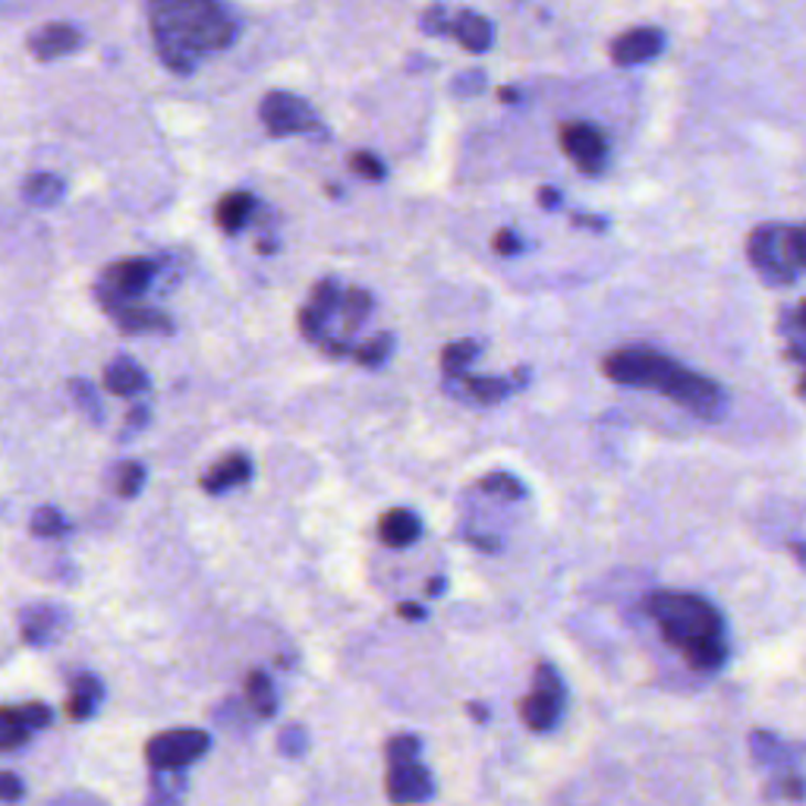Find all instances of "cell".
Wrapping results in <instances>:
<instances>
[{
    "mask_svg": "<svg viewBox=\"0 0 806 806\" xmlns=\"http://www.w3.org/2000/svg\"><path fill=\"white\" fill-rule=\"evenodd\" d=\"M212 746L209 731L202 728H173L146 743V763L149 768H187L199 756H205Z\"/></svg>",
    "mask_w": 806,
    "mask_h": 806,
    "instance_id": "cell-7",
    "label": "cell"
},
{
    "mask_svg": "<svg viewBox=\"0 0 806 806\" xmlns=\"http://www.w3.org/2000/svg\"><path fill=\"white\" fill-rule=\"evenodd\" d=\"M325 321H328V316L319 312L316 306H303L297 316L299 335L309 340V343H321L325 340Z\"/></svg>",
    "mask_w": 806,
    "mask_h": 806,
    "instance_id": "cell-36",
    "label": "cell"
},
{
    "mask_svg": "<svg viewBox=\"0 0 806 806\" xmlns=\"http://www.w3.org/2000/svg\"><path fill=\"white\" fill-rule=\"evenodd\" d=\"M423 535V520L406 508H394L379 520V539L388 549H410Z\"/></svg>",
    "mask_w": 806,
    "mask_h": 806,
    "instance_id": "cell-17",
    "label": "cell"
},
{
    "mask_svg": "<svg viewBox=\"0 0 806 806\" xmlns=\"http://www.w3.org/2000/svg\"><path fill=\"white\" fill-rule=\"evenodd\" d=\"M0 797H3L7 804H17V800L25 797V785H22L13 772H3V775H0Z\"/></svg>",
    "mask_w": 806,
    "mask_h": 806,
    "instance_id": "cell-43",
    "label": "cell"
},
{
    "mask_svg": "<svg viewBox=\"0 0 806 806\" xmlns=\"http://www.w3.org/2000/svg\"><path fill=\"white\" fill-rule=\"evenodd\" d=\"M149 10L155 51L173 73H192L236 39V22L221 0H149Z\"/></svg>",
    "mask_w": 806,
    "mask_h": 806,
    "instance_id": "cell-1",
    "label": "cell"
},
{
    "mask_svg": "<svg viewBox=\"0 0 806 806\" xmlns=\"http://www.w3.org/2000/svg\"><path fill=\"white\" fill-rule=\"evenodd\" d=\"M479 357V343L476 340H454L442 350V372L445 379H464L467 365Z\"/></svg>",
    "mask_w": 806,
    "mask_h": 806,
    "instance_id": "cell-25",
    "label": "cell"
},
{
    "mask_svg": "<svg viewBox=\"0 0 806 806\" xmlns=\"http://www.w3.org/2000/svg\"><path fill=\"white\" fill-rule=\"evenodd\" d=\"M787 236H791V253H794V262L797 268L806 272V224H787Z\"/></svg>",
    "mask_w": 806,
    "mask_h": 806,
    "instance_id": "cell-42",
    "label": "cell"
},
{
    "mask_svg": "<svg viewBox=\"0 0 806 806\" xmlns=\"http://www.w3.org/2000/svg\"><path fill=\"white\" fill-rule=\"evenodd\" d=\"M79 44H83V35H79L73 25H66V22H51V25H44V29H39V32L29 35V54H32L35 61H57V57L73 54Z\"/></svg>",
    "mask_w": 806,
    "mask_h": 806,
    "instance_id": "cell-14",
    "label": "cell"
},
{
    "mask_svg": "<svg viewBox=\"0 0 806 806\" xmlns=\"http://www.w3.org/2000/svg\"><path fill=\"white\" fill-rule=\"evenodd\" d=\"M397 615H401L403 621H425V617H428V608L420 605V602H401V605H397Z\"/></svg>",
    "mask_w": 806,
    "mask_h": 806,
    "instance_id": "cell-46",
    "label": "cell"
},
{
    "mask_svg": "<svg viewBox=\"0 0 806 806\" xmlns=\"http://www.w3.org/2000/svg\"><path fill=\"white\" fill-rule=\"evenodd\" d=\"M791 552H797V561H800V564L806 568V545H804V542H794V545H791Z\"/></svg>",
    "mask_w": 806,
    "mask_h": 806,
    "instance_id": "cell-53",
    "label": "cell"
},
{
    "mask_svg": "<svg viewBox=\"0 0 806 806\" xmlns=\"http://www.w3.org/2000/svg\"><path fill=\"white\" fill-rule=\"evenodd\" d=\"M746 255H750V265L768 284H794L800 275L794 253H791L787 224H760L746 236Z\"/></svg>",
    "mask_w": 806,
    "mask_h": 806,
    "instance_id": "cell-4",
    "label": "cell"
},
{
    "mask_svg": "<svg viewBox=\"0 0 806 806\" xmlns=\"http://www.w3.org/2000/svg\"><path fill=\"white\" fill-rule=\"evenodd\" d=\"M142 486H146V467L136 464V460H124L114 473V488H117L120 498H136Z\"/></svg>",
    "mask_w": 806,
    "mask_h": 806,
    "instance_id": "cell-33",
    "label": "cell"
},
{
    "mask_svg": "<svg viewBox=\"0 0 806 806\" xmlns=\"http://www.w3.org/2000/svg\"><path fill=\"white\" fill-rule=\"evenodd\" d=\"M491 250L501 255H520L523 253V240L513 234L510 227H505V231H498V234L491 236Z\"/></svg>",
    "mask_w": 806,
    "mask_h": 806,
    "instance_id": "cell-41",
    "label": "cell"
},
{
    "mask_svg": "<svg viewBox=\"0 0 806 806\" xmlns=\"http://www.w3.org/2000/svg\"><path fill=\"white\" fill-rule=\"evenodd\" d=\"M70 627V615H66L61 605H47V602H39V605H29L20 612V634L22 643L42 649V646H51L57 639L64 637V630Z\"/></svg>",
    "mask_w": 806,
    "mask_h": 806,
    "instance_id": "cell-11",
    "label": "cell"
},
{
    "mask_svg": "<svg viewBox=\"0 0 806 806\" xmlns=\"http://www.w3.org/2000/svg\"><path fill=\"white\" fill-rule=\"evenodd\" d=\"M561 706H564V683L561 675L554 671V665L549 661H539L535 665V687H532L530 697H523L517 712L523 724L535 731V734H545L554 722L561 719Z\"/></svg>",
    "mask_w": 806,
    "mask_h": 806,
    "instance_id": "cell-6",
    "label": "cell"
},
{
    "mask_svg": "<svg viewBox=\"0 0 806 806\" xmlns=\"http://www.w3.org/2000/svg\"><path fill=\"white\" fill-rule=\"evenodd\" d=\"M539 205H542L545 212H554V209L561 205V192L552 190V187H542V190H539Z\"/></svg>",
    "mask_w": 806,
    "mask_h": 806,
    "instance_id": "cell-48",
    "label": "cell"
},
{
    "mask_svg": "<svg viewBox=\"0 0 806 806\" xmlns=\"http://www.w3.org/2000/svg\"><path fill=\"white\" fill-rule=\"evenodd\" d=\"M794 325H797V335H804L806 338V299L794 309Z\"/></svg>",
    "mask_w": 806,
    "mask_h": 806,
    "instance_id": "cell-50",
    "label": "cell"
},
{
    "mask_svg": "<svg viewBox=\"0 0 806 806\" xmlns=\"http://www.w3.org/2000/svg\"><path fill=\"white\" fill-rule=\"evenodd\" d=\"M102 384H105L107 394H114V397H136V394H142L149 388V375H146V369L136 360L114 357L105 365Z\"/></svg>",
    "mask_w": 806,
    "mask_h": 806,
    "instance_id": "cell-16",
    "label": "cell"
},
{
    "mask_svg": "<svg viewBox=\"0 0 806 806\" xmlns=\"http://www.w3.org/2000/svg\"><path fill=\"white\" fill-rule=\"evenodd\" d=\"M22 199L35 209H54L61 199H64L66 183L57 177V173H32L22 180Z\"/></svg>",
    "mask_w": 806,
    "mask_h": 806,
    "instance_id": "cell-21",
    "label": "cell"
},
{
    "mask_svg": "<svg viewBox=\"0 0 806 806\" xmlns=\"http://www.w3.org/2000/svg\"><path fill=\"white\" fill-rule=\"evenodd\" d=\"M450 22H454V17L447 20L445 7H432V10H425L423 32H428V35H450Z\"/></svg>",
    "mask_w": 806,
    "mask_h": 806,
    "instance_id": "cell-40",
    "label": "cell"
},
{
    "mask_svg": "<svg viewBox=\"0 0 806 806\" xmlns=\"http://www.w3.org/2000/svg\"><path fill=\"white\" fill-rule=\"evenodd\" d=\"M469 715L476 722H488V709H482V702H469Z\"/></svg>",
    "mask_w": 806,
    "mask_h": 806,
    "instance_id": "cell-51",
    "label": "cell"
},
{
    "mask_svg": "<svg viewBox=\"0 0 806 806\" xmlns=\"http://www.w3.org/2000/svg\"><path fill=\"white\" fill-rule=\"evenodd\" d=\"M450 35L467 47L469 54H482L491 44V22L473 10H460L450 22Z\"/></svg>",
    "mask_w": 806,
    "mask_h": 806,
    "instance_id": "cell-20",
    "label": "cell"
},
{
    "mask_svg": "<svg viewBox=\"0 0 806 806\" xmlns=\"http://www.w3.org/2000/svg\"><path fill=\"white\" fill-rule=\"evenodd\" d=\"M372 294L369 290H362V287H353V290H347V297H343V306H340V312H343V325H347V331H357L362 321L369 319V312H372Z\"/></svg>",
    "mask_w": 806,
    "mask_h": 806,
    "instance_id": "cell-30",
    "label": "cell"
},
{
    "mask_svg": "<svg viewBox=\"0 0 806 806\" xmlns=\"http://www.w3.org/2000/svg\"><path fill=\"white\" fill-rule=\"evenodd\" d=\"M661 47H665V35L658 29H630L612 42V61L617 66L646 64L661 54Z\"/></svg>",
    "mask_w": 806,
    "mask_h": 806,
    "instance_id": "cell-13",
    "label": "cell"
},
{
    "mask_svg": "<svg viewBox=\"0 0 806 806\" xmlns=\"http://www.w3.org/2000/svg\"><path fill=\"white\" fill-rule=\"evenodd\" d=\"M250 479H253V460L246 454H227V457H221L218 464L205 469V476L199 482H202V488L209 495H224V491L243 486Z\"/></svg>",
    "mask_w": 806,
    "mask_h": 806,
    "instance_id": "cell-15",
    "label": "cell"
},
{
    "mask_svg": "<svg viewBox=\"0 0 806 806\" xmlns=\"http://www.w3.org/2000/svg\"><path fill=\"white\" fill-rule=\"evenodd\" d=\"M420 750H423V741H420L416 734H397V738H391V741L384 743V756H388V763L416 760Z\"/></svg>",
    "mask_w": 806,
    "mask_h": 806,
    "instance_id": "cell-35",
    "label": "cell"
},
{
    "mask_svg": "<svg viewBox=\"0 0 806 806\" xmlns=\"http://www.w3.org/2000/svg\"><path fill=\"white\" fill-rule=\"evenodd\" d=\"M70 394L76 406L85 413V420L92 425H105V406H102V397H98V388L85 379H70Z\"/></svg>",
    "mask_w": 806,
    "mask_h": 806,
    "instance_id": "cell-29",
    "label": "cell"
},
{
    "mask_svg": "<svg viewBox=\"0 0 806 806\" xmlns=\"http://www.w3.org/2000/svg\"><path fill=\"white\" fill-rule=\"evenodd\" d=\"M460 382H464V388H467V394L473 401L486 403V406L505 401L510 391L517 388V384L508 382L505 375H464Z\"/></svg>",
    "mask_w": 806,
    "mask_h": 806,
    "instance_id": "cell-23",
    "label": "cell"
},
{
    "mask_svg": "<svg viewBox=\"0 0 806 806\" xmlns=\"http://www.w3.org/2000/svg\"><path fill=\"white\" fill-rule=\"evenodd\" d=\"M797 391H800V394L806 397V375H804V382H800V388H797Z\"/></svg>",
    "mask_w": 806,
    "mask_h": 806,
    "instance_id": "cell-55",
    "label": "cell"
},
{
    "mask_svg": "<svg viewBox=\"0 0 806 806\" xmlns=\"http://www.w3.org/2000/svg\"><path fill=\"white\" fill-rule=\"evenodd\" d=\"M646 615L653 617L668 646H675L687 665L700 675L719 671L728 658L724 643V621L715 605H709L702 595L678 593V590H658L646 602Z\"/></svg>",
    "mask_w": 806,
    "mask_h": 806,
    "instance_id": "cell-3",
    "label": "cell"
},
{
    "mask_svg": "<svg viewBox=\"0 0 806 806\" xmlns=\"http://www.w3.org/2000/svg\"><path fill=\"white\" fill-rule=\"evenodd\" d=\"M350 168L357 170L365 180H384V165L372 155V151H353L350 155Z\"/></svg>",
    "mask_w": 806,
    "mask_h": 806,
    "instance_id": "cell-38",
    "label": "cell"
},
{
    "mask_svg": "<svg viewBox=\"0 0 806 806\" xmlns=\"http://www.w3.org/2000/svg\"><path fill=\"white\" fill-rule=\"evenodd\" d=\"M479 488L488 491V495L505 498V501H523L527 498V486L517 476H510V473H486L479 479Z\"/></svg>",
    "mask_w": 806,
    "mask_h": 806,
    "instance_id": "cell-31",
    "label": "cell"
},
{
    "mask_svg": "<svg viewBox=\"0 0 806 806\" xmlns=\"http://www.w3.org/2000/svg\"><path fill=\"white\" fill-rule=\"evenodd\" d=\"M469 542H473L476 549H488V552H495V549H498V542H495V539H479V535H476V539H469Z\"/></svg>",
    "mask_w": 806,
    "mask_h": 806,
    "instance_id": "cell-52",
    "label": "cell"
},
{
    "mask_svg": "<svg viewBox=\"0 0 806 806\" xmlns=\"http://www.w3.org/2000/svg\"><path fill=\"white\" fill-rule=\"evenodd\" d=\"M51 719H54L51 706H44V702H22V706H3L0 709V722H20L25 728H32V731L47 728Z\"/></svg>",
    "mask_w": 806,
    "mask_h": 806,
    "instance_id": "cell-27",
    "label": "cell"
},
{
    "mask_svg": "<svg viewBox=\"0 0 806 806\" xmlns=\"http://www.w3.org/2000/svg\"><path fill=\"white\" fill-rule=\"evenodd\" d=\"M255 212V195L253 192H227V195H221V202H218V209H214V224L224 231V234H240L243 227H246V221L253 218Z\"/></svg>",
    "mask_w": 806,
    "mask_h": 806,
    "instance_id": "cell-19",
    "label": "cell"
},
{
    "mask_svg": "<svg viewBox=\"0 0 806 806\" xmlns=\"http://www.w3.org/2000/svg\"><path fill=\"white\" fill-rule=\"evenodd\" d=\"M394 343H397V338H394L391 331H379V335H372L365 343H360V347L353 350V360H357V365H362V369H379V365H384L388 357L394 353Z\"/></svg>",
    "mask_w": 806,
    "mask_h": 806,
    "instance_id": "cell-26",
    "label": "cell"
},
{
    "mask_svg": "<svg viewBox=\"0 0 806 806\" xmlns=\"http://www.w3.org/2000/svg\"><path fill=\"white\" fill-rule=\"evenodd\" d=\"M95 299L124 335H170L173 321L168 312L151 309V306H132L129 299H120L107 287H95Z\"/></svg>",
    "mask_w": 806,
    "mask_h": 806,
    "instance_id": "cell-8",
    "label": "cell"
},
{
    "mask_svg": "<svg viewBox=\"0 0 806 806\" xmlns=\"http://www.w3.org/2000/svg\"><path fill=\"white\" fill-rule=\"evenodd\" d=\"M102 697H105V687H102V680L95 678V675H79V678H73L70 697H66L64 702L66 719H70V722H88V719L95 715V709H98Z\"/></svg>",
    "mask_w": 806,
    "mask_h": 806,
    "instance_id": "cell-18",
    "label": "cell"
},
{
    "mask_svg": "<svg viewBox=\"0 0 806 806\" xmlns=\"http://www.w3.org/2000/svg\"><path fill=\"white\" fill-rule=\"evenodd\" d=\"M571 221L576 227H586V231H605V227H608L605 218H590V214H573Z\"/></svg>",
    "mask_w": 806,
    "mask_h": 806,
    "instance_id": "cell-47",
    "label": "cell"
},
{
    "mask_svg": "<svg viewBox=\"0 0 806 806\" xmlns=\"http://www.w3.org/2000/svg\"><path fill=\"white\" fill-rule=\"evenodd\" d=\"M277 750H280L284 756H290V760L303 756V753L309 750V734H306V728L287 724V728L280 731V738H277Z\"/></svg>",
    "mask_w": 806,
    "mask_h": 806,
    "instance_id": "cell-37",
    "label": "cell"
},
{
    "mask_svg": "<svg viewBox=\"0 0 806 806\" xmlns=\"http://www.w3.org/2000/svg\"><path fill=\"white\" fill-rule=\"evenodd\" d=\"M149 420H151L149 406H146V403H136V406L127 413V428L129 432H139V428L149 425Z\"/></svg>",
    "mask_w": 806,
    "mask_h": 806,
    "instance_id": "cell-45",
    "label": "cell"
},
{
    "mask_svg": "<svg viewBox=\"0 0 806 806\" xmlns=\"http://www.w3.org/2000/svg\"><path fill=\"white\" fill-rule=\"evenodd\" d=\"M517 98H520V95H517L513 88H501V102H508V105H513Z\"/></svg>",
    "mask_w": 806,
    "mask_h": 806,
    "instance_id": "cell-54",
    "label": "cell"
},
{
    "mask_svg": "<svg viewBox=\"0 0 806 806\" xmlns=\"http://www.w3.org/2000/svg\"><path fill=\"white\" fill-rule=\"evenodd\" d=\"M445 576H432L428 583H425V595H442L445 593Z\"/></svg>",
    "mask_w": 806,
    "mask_h": 806,
    "instance_id": "cell-49",
    "label": "cell"
},
{
    "mask_svg": "<svg viewBox=\"0 0 806 806\" xmlns=\"http://www.w3.org/2000/svg\"><path fill=\"white\" fill-rule=\"evenodd\" d=\"M29 530H32V535H39V539H57V535H64V532L70 530V523H66L61 510L47 505V508H39L32 513Z\"/></svg>",
    "mask_w": 806,
    "mask_h": 806,
    "instance_id": "cell-32",
    "label": "cell"
},
{
    "mask_svg": "<svg viewBox=\"0 0 806 806\" xmlns=\"http://www.w3.org/2000/svg\"><path fill=\"white\" fill-rule=\"evenodd\" d=\"M246 702L258 719H275L277 715V693L272 678L265 671H250L246 675Z\"/></svg>",
    "mask_w": 806,
    "mask_h": 806,
    "instance_id": "cell-22",
    "label": "cell"
},
{
    "mask_svg": "<svg viewBox=\"0 0 806 806\" xmlns=\"http://www.w3.org/2000/svg\"><path fill=\"white\" fill-rule=\"evenodd\" d=\"M384 791L388 800L394 804H420L432 797L435 785H432V772L420 760H403V763H388Z\"/></svg>",
    "mask_w": 806,
    "mask_h": 806,
    "instance_id": "cell-10",
    "label": "cell"
},
{
    "mask_svg": "<svg viewBox=\"0 0 806 806\" xmlns=\"http://www.w3.org/2000/svg\"><path fill=\"white\" fill-rule=\"evenodd\" d=\"M602 372H605V379L624 384V388L658 391L706 423H719L728 410V394L722 384L680 365L678 360H671L658 350H646V347L615 350L602 360Z\"/></svg>",
    "mask_w": 806,
    "mask_h": 806,
    "instance_id": "cell-2",
    "label": "cell"
},
{
    "mask_svg": "<svg viewBox=\"0 0 806 806\" xmlns=\"http://www.w3.org/2000/svg\"><path fill=\"white\" fill-rule=\"evenodd\" d=\"M309 306H316L319 312H325V316L331 319L340 306H343L338 280H335V277H325V280H319V284L312 287V294H309Z\"/></svg>",
    "mask_w": 806,
    "mask_h": 806,
    "instance_id": "cell-34",
    "label": "cell"
},
{
    "mask_svg": "<svg viewBox=\"0 0 806 806\" xmlns=\"http://www.w3.org/2000/svg\"><path fill=\"white\" fill-rule=\"evenodd\" d=\"M258 117L275 139L303 136V132L325 136L319 114L309 107V102H303L299 95H290V92H268L258 105Z\"/></svg>",
    "mask_w": 806,
    "mask_h": 806,
    "instance_id": "cell-5",
    "label": "cell"
},
{
    "mask_svg": "<svg viewBox=\"0 0 806 806\" xmlns=\"http://www.w3.org/2000/svg\"><path fill=\"white\" fill-rule=\"evenodd\" d=\"M32 738V728H25L20 722H3V734H0V750L3 753H13L17 746Z\"/></svg>",
    "mask_w": 806,
    "mask_h": 806,
    "instance_id": "cell-39",
    "label": "cell"
},
{
    "mask_svg": "<svg viewBox=\"0 0 806 806\" xmlns=\"http://www.w3.org/2000/svg\"><path fill=\"white\" fill-rule=\"evenodd\" d=\"M750 750H753V756H756V763L763 765H778V763H787L791 760V746L782 743L772 731H753V738H750Z\"/></svg>",
    "mask_w": 806,
    "mask_h": 806,
    "instance_id": "cell-28",
    "label": "cell"
},
{
    "mask_svg": "<svg viewBox=\"0 0 806 806\" xmlns=\"http://www.w3.org/2000/svg\"><path fill=\"white\" fill-rule=\"evenodd\" d=\"M151 277H155V265L149 258H124L105 272V287L120 299H139L151 287Z\"/></svg>",
    "mask_w": 806,
    "mask_h": 806,
    "instance_id": "cell-12",
    "label": "cell"
},
{
    "mask_svg": "<svg viewBox=\"0 0 806 806\" xmlns=\"http://www.w3.org/2000/svg\"><path fill=\"white\" fill-rule=\"evenodd\" d=\"M187 794V778L183 768H155L149 797L155 804H177Z\"/></svg>",
    "mask_w": 806,
    "mask_h": 806,
    "instance_id": "cell-24",
    "label": "cell"
},
{
    "mask_svg": "<svg viewBox=\"0 0 806 806\" xmlns=\"http://www.w3.org/2000/svg\"><path fill=\"white\" fill-rule=\"evenodd\" d=\"M558 139H561L564 155H568L583 173L595 177V173L605 170V161H608V142H605V136H602V129L598 127L583 124V120H571V124L561 127Z\"/></svg>",
    "mask_w": 806,
    "mask_h": 806,
    "instance_id": "cell-9",
    "label": "cell"
},
{
    "mask_svg": "<svg viewBox=\"0 0 806 806\" xmlns=\"http://www.w3.org/2000/svg\"><path fill=\"white\" fill-rule=\"evenodd\" d=\"M482 85H486V76H482L479 70H473V73H464L460 79H454V85H450V88H454L457 95H464V98H467V95H476V92H482Z\"/></svg>",
    "mask_w": 806,
    "mask_h": 806,
    "instance_id": "cell-44",
    "label": "cell"
}]
</instances>
